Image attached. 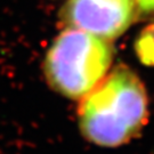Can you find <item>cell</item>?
Wrapping results in <instances>:
<instances>
[{"label":"cell","instance_id":"cell-4","mask_svg":"<svg viewBox=\"0 0 154 154\" xmlns=\"http://www.w3.org/2000/svg\"><path fill=\"white\" fill-rule=\"evenodd\" d=\"M135 48L140 62L146 65H154V24L142 31L136 40Z\"/></svg>","mask_w":154,"mask_h":154},{"label":"cell","instance_id":"cell-5","mask_svg":"<svg viewBox=\"0 0 154 154\" xmlns=\"http://www.w3.org/2000/svg\"><path fill=\"white\" fill-rule=\"evenodd\" d=\"M143 11H154V0H136Z\"/></svg>","mask_w":154,"mask_h":154},{"label":"cell","instance_id":"cell-3","mask_svg":"<svg viewBox=\"0 0 154 154\" xmlns=\"http://www.w3.org/2000/svg\"><path fill=\"white\" fill-rule=\"evenodd\" d=\"M134 15L135 0H67L62 16L70 29L107 40L125 32Z\"/></svg>","mask_w":154,"mask_h":154},{"label":"cell","instance_id":"cell-2","mask_svg":"<svg viewBox=\"0 0 154 154\" xmlns=\"http://www.w3.org/2000/svg\"><path fill=\"white\" fill-rule=\"evenodd\" d=\"M111 61L112 49L106 40L69 28L48 49L44 71L51 88L65 97L78 99L104 79Z\"/></svg>","mask_w":154,"mask_h":154},{"label":"cell","instance_id":"cell-1","mask_svg":"<svg viewBox=\"0 0 154 154\" xmlns=\"http://www.w3.org/2000/svg\"><path fill=\"white\" fill-rule=\"evenodd\" d=\"M147 94L129 69L119 66L87 94L79 109V125L89 142L116 147L140 131L147 119Z\"/></svg>","mask_w":154,"mask_h":154}]
</instances>
